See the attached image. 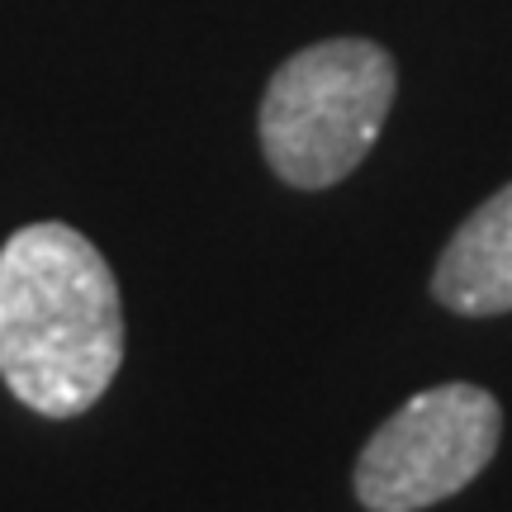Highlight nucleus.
Instances as JSON below:
<instances>
[{
  "instance_id": "2",
  "label": "nucleus",
  "mask_w": 512,
  "mask_h": 512,
  "mask_svg": "<svg viewBox=\"0 0 512 512\" xmlns=\"http://www.w3.org/2000/svg\"><path fill=\"white\" fill-rule=\"evenodd\" d=\"M394 86V57L370 38H328L285 57L261 100L271 171L299 190L347 181L380 138Z\"/></svg>"
},
{
  "instance_id": "4",
  "label": "nucleus",
  "mask_w": 512,
  "mask_h": 512,
  "mask_svg": "<svg viewBox=\"0 0 512 512\" xmlns=\"http://www.w3.org/2000/svg\"><path fill=\"white\" fill-rule=\"evenodd\" d=\"M432 294L465 318L512 309V185L489 195L456 228L432 271Z\"/></svg>"
},
{
  "instance_id": "1",
  "label": "nucleus",
  "mask_w": 512,
  "mask_h": 512,
  "mask_svg": "<svg viewBox=\"0 0 512 512\" xmlns=\"http://www.w3.org/2000/svg\"><path fill=\"white\" fill-rule=\"evenodd\" d=\"M124 361L110 261L67 223H29L0 247V380L43 418L95 408Z\"/></svg>"
},
{
  "instance_id": "3",
  "label": "nucleus",
  "mask_w": 512,
  "mask_h": 512,
  "mask_svg": "<svg viewBox=\"0 0 512 512\" xmlns=\"http://www.w3.org/2000/svg\"><path fill=\"white\" fill-rule=\"evenodd\" d=\"M503 437V408L465 380L422 389L366 441L356 460V498L370 512H422L456 498L484 475Z\"/></svg>"
}]
</instances>
